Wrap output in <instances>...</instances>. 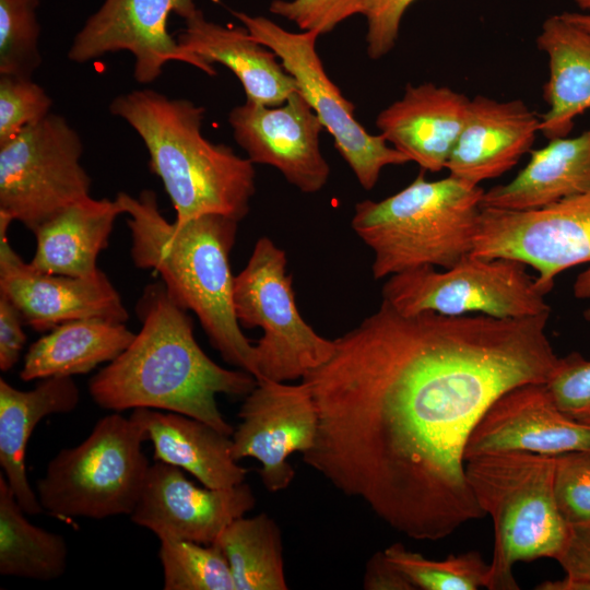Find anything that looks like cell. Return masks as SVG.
Wrapping results in <instances>:
<instances>
[{
	"mask_svg": "<svg viewBox=\"0 0 590 590\" xmlns=\"http://www.w3.org/2000/svg\"><path fill=\"white\" fill-rule=\"evenodd\" d=\"M548 318L405 315L381 300L302 379L318 413L303 461L414 540L483 518L465 445L503 393L551 377Z\"/></svg>",
	"mask_w": 590,
	"mask_h": 590,
	"instance_id": "obj_1",
	"label": "cell"
},
{
	"mask_svg": "<svg viewBox=\"0 0 590 590\" xmlns=\"http://www.w3.org/2000/svg\"><path fill=\"white\" fill-rule=\"evenodd\" d=\"M187 311L168 296L163 282L146 285L137 303L140 331L90 379V396L113 412L149 408L180 413L232 436L234 428L220 412L216 396L246 397L257 379L213 362L196 341Z\"/></svg>",
	"mask_w": 590,
	"mask_h": 590,
	"instance_id": "obj_2",
	"label": "cell"
},
{
	"mask_svg": "<svg viewBox=\"0 0 590 590\" xmlns=\"http://www.w3.org/2000/svg\"><path fill=\"white\" fill-rule=\"evenodd\" d=\"M116 199L128 215L134 266L158 273L168 296L196 314L223 359L255 377V345L241 331L233 299L229 253L239 222L203 214L169 223L150 189L138 197L119 192Z\"/></svg>",
	"mask_w": 590,
	"mask_h": 590,
	"instance_id": "obj_3",
	"label": "cell"
},
{
	"mask_svg": "<svg viewBox=\"0 0 590 590\" xmlns=\"http://www.w3.org/2000/svg\"><path fill=\"white\" fill-rule=\"evenodd\" d=\"M109 111L143 141L150 168L176 211V223L203 214L240 222L248 214L256 191L253 163L203 137L204 107L144 88L118 95Z\"/></svg>",
	"mask_w": 590,
	"mask_h": 590,
	"instance_id": "obj_4",
	"label": "cell"
},
{
	"mask_svg": "<svg viewBox=\"0 0 590 590\" xmlns=\"http://www.w3.org/2000/svg\"><path fill=\"white\" fill-rule=\"evenodd\" d=\"M484 189L422 170L399 192L356 203L351 226L374 252L375 280L421 267L447 269L473 250Z\"/></svg>",
	"mask_w": 590,
	"mask_h": 590,
	"instance_id": "obj_5",
	"label": "cell"
},
{
	"mask_svg": "<svg viewBox=\"0 0 590 590\" xmlns=\"http://www.w3.org/2000/svg\"><path fill=\"white\" fill-rule=\"evenodd\" d=\"M556 456L528 451L483 455L465 461V474L479 506L494 523L489 590H518L514 566L557 559L571 527L554 495Z\"/></svg>",
	"mask_w": 590,
	"mask_h": 590,
	"instance_id": "obj_6",
	"label": "cell"
},
{
	"mask_svg": "<svg viewBox=\"0 0 590 590\" xmlns=\"http://www.w3.org/2000/svg\"><path fill=\"white\" fill-rule=\"evenodd\" d=\"M144 440L131 417L113 412L99 418L81 444L60 450L37 481L44 510L62 518L130 516L151 465Z\"/></svg>",
	"mask_w": 590,
	"mask_h": 590,
	"instance_id": "obj_7",
	"label": "cell"
},
{
	"mask_svg": "<svg viewBox=\"0 0 590 590\" xmlns=\"http://www.w3.org/2000/svg\"><path fill=\"white\" fill-rule=\"evenodd\" d=\"M283 249L260 237L234 278V308L241 328H260L255 345V378L280 382L303 379L324 364L334 340L319 335L300 316Z\"/></svg>",
	"mask_w": 590,
	"mask_h": 590,
	"instance_id": "obj_8",
	"label": "cell"
},
{
	"mask_svg": "<svg viewBox=\"0 0 590 590\" xmlns=\"http://www.w3.org/2000/svg\"><path fill=\"white\" fill-rule=\"evenodd\" d=\"M381 295L405 315L434 311L517 319L551 314L545 294L524 263L473 253L447 269L426 266L391 275Z\"/></svg>",
	"mask_w": 590,
	"mask_h": 590,
	"instance_id": "obj_9",
	"label": "cell"
},
{
	"mask_svg": "<svg viewBox=\"0 0 590 590\" xmlns=\"http://www.w3.org/2000/svg\"><path fill=\"white\" fill-rule=\"evenodd\" d=\"M82 154L78 131L51 113L0 145V212L33 233L91 196L92 179L81 164Z\"/></svg>",
	"mask_w": 590,
	"mask_h": 590,
	"instance_id": "obj_10",
	"label": "cell"
},
{
	"mask_svg": "<svg viewBox=\"0 0 590 590\" xmlns=\"http://www.w3.org/2000/svg\"><path fill=\"white\" fill-rule=\"evenodd\" d=\"M471 253L533 268L546 295L558 274L590 263V190L535 210L482 208ZM573 291L590 299V268L577 275Z\"/></svg>",
	"mask_w": 590,
	"mask_h": 590,
	"instance_id": "obj_11",
	"label": "cell"
},
{
	"mask_svg": "<svg viewBox=\"0 0 590 590\" xmlns=\"http://www.w3.org/2000/svg\"><path fill=\"white\" fill-rule=\"evenodd\" d=\"M260 44L271 49L295 79L298 92L332 135L334 146L365 190H371L384 167L403 165L408 156L388 145L381 134H370L357 121L355 106L330 80L317 52L320 36L314 31L293 33L264 16L233 11Z\"/></svg>",
	"mask_w": 590,
	"mask_h": 590,
	"instance_id": "obj_12",
	"label": "cell"
},
{
	"mask_svg": "<svg viewBox=\"0 0 590 590\" xmlns=\"http://www.w3.org/2000/svg\"><path fill=\"white\" fill-rule=\"evenodd\" d=\"M197 10L196 0H104L73 37L68 58L84 63L129 51L134 59L133 78L140 84L154 82L170 61L216 75L214 67L182 48L167 31L172 13L186 20Z\"/></svg>",
	"mask_w": 590,
	"mask_h": 590,
	"instance_id": "obj_13",
	"label": "cell"
},
{
	"mask_svg": "<svg viewBox=\"0 0 590 590\" xmlns=\"http://www.w3.org/2000/svg\"><path fill=\"white\" fill-rule=\"evenodd\" d=\"M232 435V456L238 461L255 458L267 491L286 489L295 471L288 463L294 452H307L315 444L318 413L308 386L258 380L245 397Z\"/></svg>",
	"mask_w": 590,
	"mask_h": 590,
	"instance_id": "obj_14",
	"label": "cell"
},
{
	"mask_svg": "<svg viewBox=\"0 0 590 590\" xmlns=\"http://www.w3.org/2000/svg\"><path fill=\"white\" fill-rule=\"evenodd\" d=\"M12 222L0 212V295L19 309L24 323L44 332L78 319L128 321L129 312L103 271L74 278L46 273L25 262L8 239Z\"/></svg>",
	"mask_w": 590,
	"mask_h": 590,
	"instance_id": "obj_15",
	"label": "cell"
},
{
	"mask_svg": "<svg viewBox=\"0 0 590 590\" xmlns=\"http://www.w3.org/2000/svg\"><path fill=\"white\" fill-rule=\"evenodd\" d=\"M237 144L253 164L270 165L305 193L320 191L330 166L320 150L322 122L296 91L282 106L246 99L228 114Z\"/></svg>",
	"mask_w": 590,
	"mask_h": 590,
	"instance_id": "obj_16",
	"label": "cell"
},
{
	"mask_svg": "<svg viewBox=\"0 0 590 590\" xmlns=\"http://www.w3.org/2000/svg\"><path fill=\"white\" fill-rule=\"evenodd\" d=\"M255 504L253 492L245 482L227 488H201L187 480L181 469L155 461L130 518L160 540L210 545Z\"/></svg>",
	"mask_w": 590,
	"mask_h": 590,
	"instance_id": "obj_17",
	"label": "cell"
},
{
	"mask_svg": "<svg viewBox=\"0 0 590 590\" xmlns=\"http://www.w3.org/2000/svg\"><path fill=\"white\" fill-rule=\"evenodd\" d=\"M506 451L590 452V425L566 415L546 382L520 385L503 393L483 414L467 441L464 461Z\"/></svg>",
	"mask_w": 590,
	"mask_h": 590,
	"instance_id": "obj_18",
	"label": "cell"
},
{
	"mask_svg": "<svg viewBox=\"0 0 590 590\" xmlns=\"http://www.w3.org/2000/svg\"><path fill=\"white\" fill-rule=\"evenodd\" d=\"M540 122L520 99L475 96L447 163L449 175L473 185L502 176L531 151Z\"/></svg>",
	"mask_w": 590,
	"mask_h": 590,
	"instance_id": "obj_19",
	"label": "cell"
},
{
	"mask_svg": "<svg viewBox=\"0 0 590 590\" xmlns=\"http://www.w3.org/2000/svg\"><path fill=\"white\" fill-rule=\"evenodd\" d=\"M470 99L434 83L408 84L401 99L376 118L393 148L432 173L446 168L463 128Z\"/></svg>",
	"mask_w": 590,
	"mask_h": 590,
	"instance_id": "obj_20",
	"label": "cell"
},
{
	"mask_svg": "<svg viewBox=\"0 0 590 590\" xmlns=\"http://www.w3.org/2000/svg\"><path fill=\"white\" fill-rule=\"evenodd\" d=\"M176 39L208 66L220 63L228 68L243 84L246 99L279 106L298 91L295 79L278 62L276 55L258 43L246 27L211 22L198 9L185 20Z\"/></svg>",
	"mask_w": 590,
	"mask_h": 590,
	"instance_id": "obj_21",
	"label": "cell"
},
{
	"mask_svg": "<svg viewBox=\"0 0 590 590\" xmlns=\"http://www.w3.org/2000/svg\"><path fill=\"white\" fill-rule=\"evenodd\" d=\"M135 421L154 448V460L191 473L203 486L227 488L245 482L248 470L232 456V436L188 415L133 409Z\"/></svg>",
	"mask_w": 590,
	"mask_h": 590,
	"instance_id": "obj_22",
	"label": "cell"
},
{
	"mask_svg": "<svg viewBox=\"0 0 590 590\" xmlns=\"http://www.w3.org/2000/svg\"><path fill=\"white\" fill-rule=\"evenodd\" d=\"M80 391L72 377L44 378L32 390H19L0 378V464L21 508L38 515L44 508L25 470V451L36 425L51 414L72 412Z\"/></svg>",
	"mask_w": 590,
	"mask_h": 590,
	"instance_id": "obj_23",
	"label": "cell"
},
{
	"mask_svg": "<svg viewBox=\"0 0 590 590\" xmlns=\"http://www.w3.org/2000/svg\"><path fill=\"white\" fill-rule=\"evenodd\" d=\"M517 176L484 191L482 208L527 211L590 190V128L575 138H554Z\"/></svg>",
	"mask_w": 590,
	"mask_h": 590,
	"instance_id": "obj_24",
	"label": "cell"
},
{
	"mask_svg": "<svg viewBox=\"0 0 590 590\" xmlns=\"http://www.w3.org/2000/svg\"><path fill=\"white\" fill-rule=\"evenodd\" d=\"M121 214L116 198L88 196L70 204L33 232L36 249L30 264L46 273L74 278L96 273L97 257L107 248Z\"/></svg>",
	"mask_w": 590,
	"mask_h": 590,
	"instance_id": "obj_25",
	"label": "cell"
},
{
	"mask_svg": "<svg viewBox=\"0 0 590 590\" xmlns=\"http://www.w3.org/2000/svg\"><path fill=\"white\" fill-rule=\"evenodd\" d=\"M536 43L548 59L540 132L548 140L567 137L574 119L590 109V33L558 14L543 23Z\"/></svg>",
	"mask_w": 590,
	"mask_h": 590,
	"instance_id": "obj_26",
	"label": "cell"
},
{
	"mask_svg": "<svg viewBox=\"0 0 590 590\" xmlns=\"http://www.w3.org/2000/svg\"><path fill=\"white\" fill-rule=\"evenodd\" d=\"M134 335L126 323L101 318L61 323L30 346L20 377L31 381L87 374L119 356Z\"/></svg>",
	"mask_w": 590,
	"mask_h": 590,
	"instance_id": "obj_27",
	"label": "cell"
},
{
	"mask_svg": "<svg viewBox=\"0 0 590 590\" xmlns=\"http://www.w3.org/2000/svg\"><path fill=\"white\" fill-rule=\"evenodd\" d=\"M8 481L0 475V574L49 581L67 570L64 538L31 523Z\"/></svg>",
	"mask_w": 590,
	"mask_h": 590,
	"instance_id": "obj_28",
	"label": "cell"
},
{
	"mask_svg": "<svg viewBox=\"0 0 590 590\" xmlns=\"http://www.w3.org/2000/svg\"><path fill=\"white\" fill-rule=\"evenodd\" d=\"M213 544L223 552L237 590H286L282 535L261 512L232 521Z\"/></svg>",
	"mask_w": 590,
	"mask_h": 590,
	"instance_id": "obj_29",
	"label": "cell"
},
{
	"mask_svg": "<svg viewBox=\"0 0 590 590\" xmlns=\"http://www.w3.org/2000/svg\"><path fill=\"white\" fill-rule=\"evenodd\" d=\"M160 541L165 590H237L228 563L216 544L177 539Z\"/></svg>",
	"mask_w": 590,
	"mask_h": 590,
	"instance_id": "obj_30",
	"label": "cell"
},
{
	"mask_svg": "<svg viewBox=\"0 0 590 590\" xmlns=\"http://www.w3.org/2000/svg\"><path fill=\"white\" fill-rule=\"evenodd\" d=\"M384 553L415 589L476 590L487 587L489 564L483 560L479 552L434 560L409 551L401 543H394Z\"/></svg>",
	"mask_w": 590,
	"mask_h": 590,
	"instance_id": "obj_31",
	"label": "cell"
},
{
	"mask_svg": "<svg viewBox=\"0 0 590 590\" xmlns=\"http://www.w3.org/2000/svg\"><path fill=\"white\" fill-rule=\"evenodd\" d=\"M39 0H0V74L32 78L42 64Z\"/></svg>",
	"mask_w": 590,
	"mask_h": 590,
	"instance_id": "obj_32",
	"label": "cell"
},
{
	"mask_svg": "<svg viewBox=\"0 0 590 590\" xmlns=\"http://www.w3.org/2000/svg\"><path fill=\"white\" fill-rule=\"evenodd\" d=\"M52 99L32 78L0 74V145L50 114Z\"/></svg>",
	"mask_w": 590,
	"mask_h": 590,
	"instance_id": "obj_33",
	"label": "cell"
},
{
	"mask_svg": "<svg viewBox=\"0 0 590 590\" xmlns=\"http://www.w3.org/2000/svg\"><path fill=\"white\" fill-rule=\"evenodd\" d=\"M554 495L570 527H590V452L556 456Z\"/></svg>",
	"mask_w": 590,
	"mask_h": 590,
	"instance_id": "obj_34",
	"label": "cell"
},
{
	"mask_svg": "<svg viewBox=\"0 0 590 590\" xmlns=\"http://www.w3.org/2000/svg\"><path fill=\"white\" fill-rule=\"evenodd\" d=\"M546 386L566 415L590 425V359L578 352L558 357Z\"/></svg>",
	"mask_w": 590,
	"mask_h": 590,
	"instance_id": "obj_35",
	"label": "cell"
},
{
	"mask_svg": "<svg viewBox=\"0 0 590 590\" xmlns=\"http://www.w3.org/2000/svg\"><path fill=\"white\" fill-rule=\"evenodd\" d=\"M365 0H273L269 11L302 31L319 35L333 31L346 19L361 14Z\"/></svg>",
	"mask_w": 590,
	"mask_h": 590,
	"instance_id": "obj_36",
	"label": "cell"
},
{
	"mask_svg": "<svg viewBox=\"0 0 590 590\" xmlns=\"http://www.w3.org/2000/svg\"><path fill=\"white\" fill-rule=\"evenodd\" d=\"M415 0H365L362 15L367 21V55L370 59L386 56L396 45L406 9Z\"/></svg>",
	"mask_w": 590,
	"mask_h": 590,
	"instance_id": "obj_37",
	"label": "cell"
},
{
	"mask_svg": "<svg viewBox=\"0 0 590 590\" xmlns=\"http://www.w3.org/2000/svg\"><path fill=\"white\" fill-rule=\"evenodd\" d=\"M565 577L544 581L539 590H590V527H571L568 542L556 559Z\"/></svg>",
	"mask_w": 590,
	"mask_h": 590,
	"instance_id": "obj_38",
	"label": "cell"
},
{
	"mask_svg": "<svg viewBox=\"0 0 590 590\" xmlns=\"http://www.w3.org/2000/svg\"><path fill=\"white\" fill-rule=\"evenodd\" d=\"M24 320L19 309L0 295V369L8 371L19 361L26 342Z\"/></svg>",
	"mask_w": 590,
	"mask_h": 590,
	"instance_id": "obj_39",
	"label": "cell"
},
{
	"mask_svg": "<svg viewBox=\"0 0 590 590\" xmlns=\"http://www.w3.org/2000/svg\"><path fill=\"white\" fill-rule=\"evenodd\" d=\"M363 588L366 590H415L410 580L386 557L376 552L366 563Z\"/></svg>",
	"mask_w": 590,
	"mask_h": 590,
	"instance_id": "obj_40",
	"label": "cell"
},
{
	"mask_svg": "<svg viewBox=\"0 0 590 590\" xmlns=\"http://www.w3.org/2000/svg\"><path fill=\"white\" fill-rule=\"evenodd\" d=\"M563 19L590 33V13L564 12Z\"/></svg>",
	"mask_w": 590,
	"mask_h": 590,
	"instance_id": "obj_41",
	"label": "cell"
},
{
	"mask_svg": "<svg viewBox=\"0 0 590 590\" xmlns=\"http://www.w3.org/2000/svg\"><path fill=\"white\" fill-rule=\"evenodd\" d=\"M574 2L582 10H590V0H574Z\"/></svg>",
	"mask_w": 590,
	"mask_h": 590,
	"instance_id": "obj_42",
	"label": "cell"
},
{
	"mask_svg": "<svg viewBox=\"0 0 590 590\" xmlns=\"http://www.w3.org/2000/svg\"><path fill=\"white\" fill-rule=\"evenodd\" d=\"M583 317L590 321V306L583 311Z\"/></svg>",
	"mask_w": 590,
	"mask_h": 590,
	"instance_id": "obj_43",
	"label": "cell"
}]
</instances>
